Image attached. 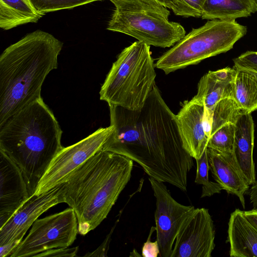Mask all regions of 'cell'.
Listing matches in <instances>:
<instances>
[{
	"mask_svg": "<svg viewBox=\"0 0 257 257\" xmlns=\"http://www.w3.org/2000/svg\"><path fill=\"white\" fill-rule=\"evenodd\" d=\"M257 12L254 0H206L202 19L232 21Z\"/></svg>",
	"mask_w": 257,
	"mask_h": 257,
	"instance_id": "obj_19",
	"label": "cell"
},
{
	"mask_svg": "<svg viewBox=\"0 0 257 257\" xmlns=\"http://www.w3.org/2000/svg\"><path fill=\"white\" fill-rule=\"evenodd\" d=\"M78 233V221L71 207L41 219L33 224L29 234L10 257L35 256L44 251L70 246Z\"/></svg>",
	"mask_w": 257,
	"mask_h": 257,
	"instance_id": "obj_8",
	"label": "cell"
},
{
	"mask_svg": "<svg viewBox=\"0 0 257 257\" xmlns=\"http://www.w3.org/2000/svg\"><path fill=\"white\" fill-rule=\"evenodd\" d=\"M108 106L113 128L101 150L124 156L149 177L186 191L193 158L184 148L176 115L156 85L140 110Z\"/></svg>",
	"mask_w": 257,
	"mask_h": 257,
	"instance_id": "obj_1",
	"label": "cell"
},
{
	"mask_svg": "<svg viewBox=\"0 0 257 257\" xmlns=\"http://www.w3.org/2000/svg\"><path fill=\"white\" fill-rule=\"evenodd\" d=\"M156 230V227L152 226L146 242L144 243L142 249V255L144 257H157L160 254V248L156 240L154 242L151 241V236Z\"/></svg>",
	"mask_w": 257,
	"mask_h": 257,
	"instance_id": "obj_28",
	"label": "cell"
},
{
	"mask_svg": "<svg viewBox=\"0 0 257 257\" xmlns=\"http://www.w3.org/2000/svg\"><path fill=\"white\" fill-rule=\"evenodd\" d=\"M149 180L156 199L155 220L160 256L171 257L180 229L195 208L176 201L164 182L151 177Z\"/></svg>",
	"mask_w": 257,
	"mask_h": 257,
	"instance_id": "obj_10",
	"label": "cell"
},
{
	"mask_svg": "<svg viewBox=\"0 0 257 257\" xmlns=\"http://www.w3.org/2000/svg\"><path fill=\"white\" fill-rule=\"evenodd\" d=\"M236 69L227 67L215 71H209L200 79L197 92L192 98L204 106V124L208 138L212 111L221 99L233 98Z\"/></svg>",
	"mask_w": 257,
	"mask_h": 257,
	"instance_id": "obj_14",
	"label": "cell"
},
{
	"mask_svg": "<svg viewBox=\"0 0 257 257\" xmlns=\"http://www.w3.org/2000/svg\"><path fill=\"white\" fill-rule=\"evenodd\" d=\"M184 17H201L206 0H182Z\"/></svg>",
	"mask_w": 257,
	"mask_h": 257,
	"instance_id": "obj_27",
	"label": "cell"
},
{
	"mask_svg": "<svg viewBox=\"0 0 257 257\" xmlns=\"http://www.w3.org/2000/svg\"><path fill=\"white\" fill-rule=\"evenodd\" d=\"M244 113H247L233 98L221 99L215 105L211 112L210 119V136L227 123L235 124L239 117Z\"/></svg>",
	"mask_w": 257,
	"mask_h": 257,
	"instance_id": "obj_22",
	"label": "cell"
},
{
	"mask_svg": "<svg viewBox=\"0 0 257 257\" xmlns=\"http://www.w3.org/2000/svg\"><path fill=\"white\" fill-rule=\"evenodd\" d=\"M78 250V246L72 248L59 247L47 250L39 253L35 256H75Z\"/></svg>",
	"mask_w": 257,
	"mask_h": 257,
	"instance_id": "obj_29",
	"label": "cell"
},
{
	"mask_svg": "<svg viewBox=\"0 0 257 257\" xmlns=\"http://www.w3.org/2000/svg\"><path fill=\"white\" fill-rule=\"evenodd\" d=\"M234 65L257 72V51H246L233 60Z\"/></svg>",
	"mask_w": 257,
	"mask_h": 257,
	"instance_id": "obj_26",
	"label": "cell"
},
{
	"mask_svg": "<svg viewBox=\"0 0 257 257\" xmlns=\"http://www.w3.org/2000/svg\"><path fill=\"white\" fill-rule=\"evenodd\" d=\"M235 125L227 123L209 138L207 147L220 151L233 152Z\"/></svg>",
	"mask_w": 257,
	"mask_h": 257,
	"instance_id": "obj_24",
	"label": "cell"
},
{
	"mask_svg": "<svg viewBox=\"0 0 257 257\" xmlns=\"http://www.w3.org/2000/svg\"><path fill=\"white\" fill-rule=\"evenodd\" d=\"M204 105L192 98L183 102L176 115L184 148L195 160L202 156L209 140L204 127Z\"/></svg>",
	"mask_w": 257,
	"mask_h": 257,
	"instance_id": "obj_16",
	"label": "cell"
},
{
	"mask_svg": "<svg viewBox=\"0 0 257 257\" xmlns=\"http://www.w3.org/2000/svg\"><path fill=\"white\" fill-rule=\"evenodd\" d=\"M150 46L137 41L125 48L112 65L99 91L108 105L141 109L156 85Z\"/></svg>",
	"mask_w": 257,
	"mask_h": 257,
	"instance_id": "obj_5",
	"label": "cell"
},
{
	"mask_svg": "<svg viewBox=\"0 0 257 257\" xmlns=\"http://www.w3.org/2000/svg\"><path fill=\"white\" fill-rule=\"evenodd\" d=\"M133 162L101 150L68 175L62 184L64 203L75 212L79 234L86 235L106 218L131 179Z\"/></svg>",
	"mask_w": 257,
	"mask_h": 257,
	"instance_id": "obj_3",
	"label": "cell"
},
{
	"mask_svg": "<svg viewBox=\"0 0 257 257\" xmlns=\"http://www.w3.org/2000/svg\"><path fill=\"white\" fill-rule=\"evenodd\" d=\"M243 214L247 220L257 229V209L243 211Z\"/></svg>",
	"mask_w": 257,
	"mask_h": 257,
	"instance_id": "obj_32",
	"label": "cell"
},
{
	"mask_svg": "<svg viewBox=\"0 0 257 257\" xmlns=\"http://www.w3.org/2000/svg\"><path fill=\"white\" fill-rule=\"evenodd\" d=\"M245 69V68H244ZM248 70H249V71H250L251 72H252L253 74H254V75L256 76V78H257V72H255L254 71H252V70H248V69H247Z\"/></svg>",
	"mask_w": 257,
	"mask_h": 257,
	"instance_id": "obj_34",
	"label": "cell"
},
{
	"mask_svg": "<svg viewBox=\"0 0 257 257\" xmlns=\"http://www.w3.org/2000/svg\"><path fill=\"white\" fill-rule=\"evenodd\" d=\"M107 30L130 36L149 46H174L186 35L180 24L170 21L168 8L144 0H117Z\"/></svg>",
	"mask_w": 257,
	"mask_h": 257,
	"instance_id": "obj_6",
	"label": "cell"
},
{
	"mask_svg": "<svg viewBox=\"0 0 257 257\" xmlns=\"http://www.w3.org/2000/svg\"><path fill=\"white\" fill-rule=\"evenodd\" d=\"M62 135L58 121L42 97L0 127V150L19 167L31 196L51 161L64 147Z\"/></svg>",
	"mask_w": 257,
	"mask_h": 257,
	"instance_id": "obj_4",
	"label": "cell"
},
{
	"mask_svg": "<svg viewBox=\"0 0 257 257\" xmlns=\"http://www.w3.org/2000/svg\"><path fill=\"white\" fill-rule=\"evenodd\" d=\"M196 161L197 170L195 182L202 185L201 197H210L220 193L222 190L220 185L216 182L210 181L208 178L209 167L206 149L202 156Z\"/></svg>",
	"mask_w": 257,
	"mask_h": 257,
	"instance_id": "obj_23",
	"label": "cell"
},
{
	"mask_svg": "<svg viewBox=\"0 0 257 257\" xmlns=\"http://www.w3.org/2000/svg\"><path fill=\"white\" fill-rule=\"evenodd\" d=\"M247 32L246 27L235 20H208L193 28L160 57L155 67L165 74L198 64L209 57L225 53Z\"/></svg>",
	"mask_w": 257,
	"mask_h": 257,
	"instance_id": "obj_7",
	"label": "cell"
},
{
	"mask_svg": "<svg viewBox=\"0 0 257 257\" xmlns=\"http://www.w3.org/2000/svg\"><path fill=\"white\" fill-rule=\"evenodd\" d=\"M257 4V0H254Z\"/></svg>",
	"mask_w": 257,
	"mask_h": 257,
	"instance_id": "obj_36",
	"label": "cell"
},
{
	"mask_svg": "<svg viewBox=\"0 0 257 257\" xmlns=\"http://www.w3.org/2000/svg\"><path fill=\"white\" fill-rule=\"evenodd\" d=\"M63 44L38 30L7 47L0 56V127L16 113L41 98L42 85L58 67Z\"/></svg>",
	"mask_w": 257,
	"mask_h": 257,
	"instance_id": "obj_2",
	"label": "cell"
},
{
	"mask_svg": "<svg viewBox=\"0 0 257 257\" xmlns=\"http://www.w3.org/2000/svg\"><path fill=\"white\" fill-rule=\"evenodd\" d=\"M100 1L101 0H31V2L38 12L45 15L47 13L71 9Z\"/></svg>",
	"mask_w": 257,
	"mask_h": 257,
	"instance_id": "obj_25",
	"label": "cell"
},
{
	"mask_svg": "<svg viewBox=\"0 0 257 257\" xmlns=\"http://www.w3.org/2000/svg\"><path fill=\"white\" fill-rule=\"evenodd\" d=\"M115 225H114L110 233L107 235L103 243L96 250L92 252H88L85 256H106V252L108 249L109 244L110 240L111 235L115 228Z\"/></svg>",
	"mask_w": 257,
	"mask_h": 257,
	"instance_id": "obj_31",
	"label": "cell"
},
{
	"mask_svg": "<svg viewBox=\"0 0 257 257\" xmlns=\"http://www.w3.org/2000/svg\"><path fill=\"white\" fill-rule=\"evenodd\" d=\"M209 170L214 179L228 194L238 197L245 208L244 194L249 185L233 152L220 151L207 147Z\"/></svg>",
	"mask_w": 257,
	"mask_h": 257,
	"instance_id": "obj_15",
	"label": "cell"
},
{
	"mask_svg": "<svg viewBox=\"0 0 257 257\" xmlns=\"http://www.w3.org/2000/svg\"><path fill=\"white\" fill-rule=\"evenodd\" d=\"M61 203H64L62 184L40 195H31L0 227V246L15 249L38 218Z\"/></svg>",
	"mask_w": 257,
	"mask_h": 257,
	"instance_id": "obj_11",
	"label": "cell"
},
{
	"mask_svg": "<svg viewBox=\"0 0 257 257\" xmlns=\"http://www.w3.org/2000/svg\"><path fill=\"white\" fill-rule=\"evenodd\" d=\"M251 113L241 115L235 123L233 153L249 185L256 182L253 159L254 123Z\"/></svg>",
	"mask_w": 257,
	"mask_h": 257,
	"instance_id": "obj_18",
	"label": "cell"
},
{
	"mask_svg": "<svg viewBox=\"0 0 257 257\" xmlns=\"http://www.w3.org/2000/svg\"><path fill=\"white\" fill-rule=\"evenodd\" d=\"M149 2L161 5L171 9L177 16H182L184 4L182 0H144Z\"/></svg>",
	"mask_w": 257,
	"mask_h": 257,
	"instance_id": "obj_30",
	"label": "cell"
},
{
	"mask_svg": "<svg viewBox=\"0 0 257 257\" xmlns=\"http://www.w3.org/2000/svg\"><path fill=\"white\" fill-rule=\"evenodd\" d=\"M231 257H257V229L236 209L230 216L227 230Z\"/></svg>",
	"mask_w": 257,
	"mask_h": 257,
	"instance_id": "obj_17",
	"label": "cell"
},
{
	"mask_svg": "<svg viewBox=\"0 0 257 257\" xmlns=\"http://www.w3.org/2000/svg\"><path fill=\"white\" fill-rule=\"evenodd\" d=\"M234 99L247 113L257 110V78L249 70L235 66Z\"/></svg>",
	"mask_w": 257,
	"mask_h": 257,
	"instance_id": "obj_21",
	"label": "cell"
},
{
	"mask_svg": "<svg viewBox=\"0 0 257 257\" xmlns=\"http://www.w3.org/2000/svg\"><path fill=\"white\" fill-rule=\"evenodd\" d=\"M43 16L31 0H0V27L5 30L36 23Z\"/></svg>",
	"mask_w": 257,
	"mask_h": 257,
	"instance_id": "obj_20",
	"label": "cell"
},
{
	"mask_svg": "<svg viewBox=\"0 0 257 257\" xmlns=\"http://www.w3.org/2000/svg\"><path fill=\"white\" fill-rule=\"evenodd\" d=\"M0 227L31 196L21 170L0 150Z\"/></svg>",
	"mask_w": 257,
	"mask_h": 257,
	"instance_id": "obj_13",
	"label": "cell"
},
{
	"mask_svg": "<svg viewBox=\"0 0 257 257\" xmlns=\"http://www.w3.org/2000/svg\"><path fill=\"white\" fill-rule=\"evenodd\" d=\"M249 193L250 203L254 208L257 207V181L252 185Z\"/></svg>",
	"mask_w": 257,
	"mask_h": 257,
	"instance_id": "obj_33",
	"label": "cell"
},
{
	"mask_svg": "<svg viewBox=\"0 0 257 257\" xmlns=\"http://www.w3.org/2000/svg\"><path fill=\"white\" fill-rule=\"evenodd\" d=\"M113 128L111 125L99 128L79 142L63 147L51 161L34 194L40 195L64 183L73 170L102 149Z\"/></svg>",
	"mask_w": 257,
	"mask_h": 257,
	"instance_id": "obj_9",
	"label": "cell"
},
{
	"mask_svg": "<svg viewBox=\"0 0 257 257\" xmlns=\"http://www.w3.org/2000/svg\"><path fill=\"white\" fill-rule=\"evenodd\" d=\"M215 234L208 210L195 208L180 229L171 257L211 256Z\"/></svg>",
	"mask_w": 257,
	"mask_h": 257,
	"instance_id": "obj_12",
	"label": "cell"
},
{
	"mask_svg": "<svg viewBox=\"0 0 257 257\" xmlns=\"http://www.w3.org/2000/svg\"><path fill=\"white\" fill-rule=\"evenodd\" d=\"M111 3H112L114 1H117V0H109Z\"/></svg>",
	"mask_w": 257,
	"mask_h": 257,
	"instance_id": "obj_35",
	"label": "cell"
}]
</instances>
